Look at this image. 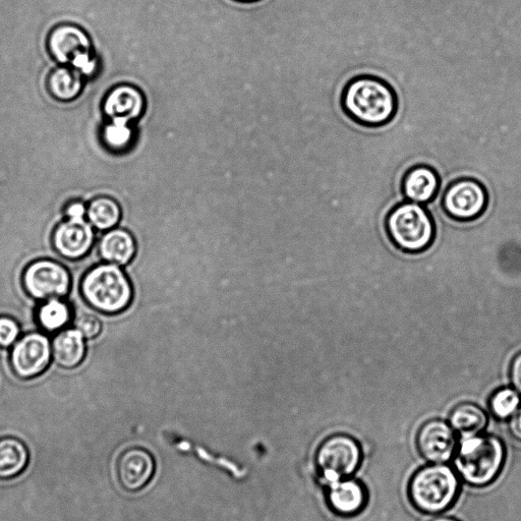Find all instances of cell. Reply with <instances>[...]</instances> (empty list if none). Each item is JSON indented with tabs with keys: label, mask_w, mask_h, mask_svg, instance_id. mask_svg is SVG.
<instances>
[{
	"label": "cell",
	"mask_w": 521,
	"mask_h": 521,
	"mask_svg": "<svg viewBox=\"0 0 521 521\" xmlns=\"http://www.w3.org/2000/svg\"><path fill=\"white\" fill-rule=\"evenodd\" d=\"M136 250L135 239L125 229L107 231L99 245L102 259L117 266L128 265L135 257Z\"/></svg>",
	"instance_id": "obj_18"
},
{
	"label": "cell",
	"mask_w": 521,
	"mask_h": 521,
	"mask_svg": "<svg viewBox=\"0 0 521 521\" xmlns=\"http://www.w3.org/2000/svg\"><path fill=\"white\" fill-rule=\"evenodd\" d=\"M344 113L356 124L371 129L390 124L398 110L394 89L374 76H359L345 85L341 95Z\"/></svg>",
	"instance_id": "obj_1"
},
{
	"label": "cell",
	"mask_w": 521,
	"mask_h": 521,
	"mask_svg": "<svg viewBox=\"0 0 521 521\" xmlns=\"http://www.w3.org/2000/svg\"><path fill=\"white\" fill-rule=\"evenodd\" d=\"M76 329L87 339L97 337L102 329L101 321L89 314L80 316L75 322Z\"/></svg>",
	"instance_id": "obj_27"
},
{
	"label": "cell",
	"mask_w": 521,
	"mask_h": 521,
	"mask_svg": "<svg viewBox=\"0 0 521 521\" xmlns=\"http://www.w3.org/2000/svg\"><path fill=\"white\" fill-rule=\"evenodd\" d=\"M488 201V193L482 183L463 178L449 185L443 195L442 205L450 218L471 221L484 214Z\"/></svg>",
	"instance_id": "obj_8"
},
{
	"label": "cell",
	"mask_w": 521,
	"mask_h": 521,
	"mask_svg": "<svg viewBox=\"0 0 521 521\" xmlns=\"http://www.w3.org/2000/svg\"><path fill=\"white\" fill-rule=\"evenodd\" d=\"M327 499L338 515L354 516L366 506L367 492L360 482L343 479L328 485Z\"/></svg>",
	"instance_id": "obj_16"
},
{
	"label": "cell",
	"mask_w": 521,
	"mask_h": 521,
	"mask_svg": "<svg viewBox=\"0 0 521 521\" xmlns=\"http://www.w3.org/2000/svg\"><path fill=\"white\" fill-rule=\"evenodd\" d=\"M505 460L502 441L492 435H472L463 439L454 459L459 477L469 485L482 488L500 474Z\"/></svg>",
	"instance_id": "obj_2"
},
{
	"label": "cell",
	"mask_w": 521,
	"mask_h": 521,
	"mask_svg": "<svg viewBox=\"0 0 521 521\" xmlns=\"http://www.w3.org/2000/svg\"><path fill=\"white\" fill-rule=\"evenodd\" d=\"M441 186V179L432 166L421 164L411 167L402 178L401 189L405 199L420 205L433 201Z\"/></svg>",
	"instance_id": "obj_15"
},
{
	"label": "cell",
	"mask_w": 521,
	"mask_h": 521,
	"mask_svg": "<svg viewBox=\"0 0 521 521\" xmlns=\"http://www.w3.org/2000/svg\"><path fill=\"white\" fill-rule=\"evenodd\" d=\"M521 395L514 389L504 387L491 396L489 407L491 414L497 420H509L520 408Z\"/></svg>",
	"instance_id": "obj_25"
},
{
	"label": "cell",
	"mask_w": 521,
	"mask_h": 521,
	"mask_svg": "<svg viewBox=\"0 0 521 521\" xmlns=\"http://www.w3.org/2000/svg\"><path fill=\"white\" fill-rule=\"evenodd\" d=\"M52 346L42 333H30L14 346L11 356L12 368L17 376L30 379L40 375L48 367Z\"/></svg>",
	"instance_id": "obj_10"
},
{
	"label": "cell",
	"mask_w": 521,
	"mask_h": 521,
	"mask_svg": "<svg viewBox=\"0 0 521 521\" xmlns=\"http://www.w3.org/2000/svg\"><path fill=\"white\" fill-rule=\"evenodd\" d=\"M48 49L54 59L71 65L84 75H92L97 64L92 57V43L81 28L74 25L56 27L49 35Z\"/></svg>",
	"instance_id": "obj_7"
},
{
	"label": "cell",
	"mask_w": 521,
	"mask_h": 521,
	"mask_svg": "<svg viewBox=\"0 0 521 521\" xmlns=\"http://www.w3.org/2000/svg\"><path fill=\"white\" fill-rule=\"evenodd\" d=\"M82 89V75L76 69L60 68L49 76L48 90L57 100L72 101L80 95Z\"/></svg>",
	"instance_id": "obj_21"
},
{
	"label": "cell",
	"mask_w": 521,
	"mask_h": 521,
	"mask_svg": "<svg viewBox=\"0 0 521 521\" xmlns=\"http://www.w3.org/2000/svg\"><path fill=\"white\" fill-rule=\"evenodd\" d=\"M87 215L92 226L99 230H108L119 224L122 209L117 201L108 197H99L90 203Z\"/></svg>",
	"instance_id": "obj_22"
},
{
	"label": "cell",
	"mask_w": 521,
	"mask_h": 521,
	"mask_svg": "<svg viewBox=\"0 0 521 521\" xmlns=\"http://www.w3.org/2000/svg\"><path fill=\"white\" fill-rule=\"evenodd\" d=\"M146 107L142 91L132 85L114 87L106 96L104 113L109 121L132 124L142 118Z\"/></svg>",
	"instance_id": "obj_14"
},
{
	"label": "cell",
	"mask_w": 521,
	"mask_h": 521,
	"mask_svg": "<svg viewBox=\"0 0 521 521\" xmlns=\"http://www.w3.org/2000/svg\"><path fill=\"white\" fill-rule=\"evenodd\" d=\"M455 431L449 423L430 420L419 430L417 446L420 454L431 463L449 461L456 449Z\"/></svg>",
	"instance_id": "obj_12"
},
{
	"label": "cell",
	"mask_w": 521,
	"mask_h": 521,
	"mask_svg": "<svg viewBox=\"0 0 521 521\" xmlns=\"http://www.w3.org/2000/svg\"><path fill=\"white\" fill-rule=\"evenodd\" d=\"M237 2H241V3H254V2H257V0H237Z\"/></svg>",
	"instance_id": "obj_32"
},
{
	"label": "cell",
	"mask_w": 521,
	"mask_h": 521,
	"mask_svg": "<svg viewBox=\"0 0 521 521\" xmlns=\"http://www.w3.org/2000/svg\"><path fill=\"white\" fill-rule=\"evenodd\" d=\"M26 292L36 300L64 298L71 286L67 269L50 260H40L27 267L23 276Z\"/></svg>",
	"instance_id": "obj_9"
},
{
	"label": "cell",
	"mask_w": 521,
	"mask_h": 521,
	"mask_svg": "<svg viewBox=\"0 0 521 521\" xmlns=\"http://www.w3.org/2000/svg\"><path fill=\"white\" fill-rule=\"evenodd\" d=\"M132 124L109 121L102 131V140L106 147L113 152H125L134 142Z\"/></svg>",
	"instance_id": "obj_24"
},
{
	"label": "cell",
	"mask_w": 521,
	"mask_h": 521,
	"mask_svg": "<svg viewBox=\"0 0 521 521\" xmlns=\"http://www.w3.org/2000/svg\"><path fill=\"white\" fill-rule=\"evenodd\" d=\"M82 294L92 308L110 315L125 311L134 295L127 275L113 264L91 269L83 279Z\"/></svg>",
	"instance_id": "obj_4"
},
{
	"label": "cell",
	"mask_w": 521,
	"mask_h": 521,
	"mask_svg": "<svg viewBox=\"0 0 521 521\" xmlns=\"http://www.w3.org/2000/svg\"><path fill=\"white\" fill-rule=\"evenodd\" d=\"M431 521H457V520L453 519V518H450V517L439 516V517L434 518Z\"/></svg>",
	"instance_id": "obj_31"
},
{
	"label": "cell",
	"mask_w": 521,
	"mask_h": 521,
	"mask_svg": "<svg viewBox=\"0 0 521 521\" xmlns=\"http://www.w3.org/2000/svg\"><path fill=\"white\" fill-rule=\"evenodd\" d=\"M71 309L59 299L47 300L38 311V321L41 327L54 332L64 328L71 320Z\"/></svg>",
	"instance_id": "obj_23"
},
{
	"label": "cell",
	"mask_w": 521,
	"mask_h": 521,
	"mask_svg": "<svg viewBox=\"0 0 521 521\" xmlns=\"http://www.w3.org/2000/svg\"><path fill=\"white\" fill-rule=\"evenodd\" d=\"M386 230L392 244L405 253H421L434 242L436 228L427 209L414 202L394 207L386 218Z\"/></svg>",
	"instance_id": "obj_3"
},
{
	"label": "cell",
	"mask_w": 521,
	"mask_h": 521,
	"mask_svg": "<svg viewBox=\"0 0 521 521\" xmlns=\"http://www.w3.org/2000/svg\"><path fill=\"white\" fill-rule=\"evenodd\" d=\"M86 213L85 205L80 202L71 203L66 209V215L72 219H83Z\"/></svg>",
	"instance_id": "obj_30"
},
{
	"label": "cell",
	"mask_w": 521,
	"mask_h": 521,
	"mask_svg": "<svg viewBox=\"0 0 521 521\" xmlns=\"http://www.w3.org/2000/svg\"><path fill=\"white\" fill-rule=\"evenodd\" d=\"M316 461L321 478L328 486L356 473L361 465L362 449L353 437L334 435L320 445Z\"/></svg>",
	"instance_id": "obj_6"
},
{
	"label": "cell",
	"mask_w": 521,
	"mask_h": 521,
	"mask_svg": "<svg viewBox=\"0 0 521 521\" xmlns=\"http://www.w3.org/2000/svg\"><path fill=\"white\" fill-rule=\"evenodd\" d=\"M155 460L146 449L132 447L123 451L115 463V474L120 486L135 493L144 489L155 474Z\"/></svg>",
	"instance_id": "obj_11"
},
{
	"label": "cell",
	"mask_w": 521,
	"mask_h": 521,
	"mask_svg": "<svg viewBox=\"0 0 521 521\" xmlns=\"http://www.w3.org/2000/svg\"><path fill=\"white\" fill-rule=\"evenodd\" d=\"M86 354L85 337L77 329H68L56 335L52 342L55 363L66 369L78 367Z\"/></svg>",
	"instance_id": "obj_19"
},
{
	"label": "cell",
	"mask_w": 521,
	"mask_h": 521,
	"mask_svg": "<svg viewBox=\"0 0 521 521\" xmlns=\"http://www.w3.org/2000/svg\"><path fill=\"white\" fill-rule=\"evenodd\" d=\"M94 242L92 224L83 219L69 218L54 230L53 246L63 257L76 260L84 257Z\"/></svg>",
	"instance_id": "obj_13"
},
{
	"label": "cell",
	"mask_w": 521,
	"mask_h": 521,
	"mask_svg": "<svg viewBox=\"0 0 521 521\" xmlns=\"http://www.w3.org/2000/svg\"><path fill=\"white\" fill-rule=\"evenodd\" d=\"M30 453L24 441L17 437L0 438V481L19 478L29 466Z\"/></svg>",
	"instance_id": "obj_17"
},
{
	"label": "cell",
	"mask_w": 521,
	"mask_h": 521,
	"mask_svg": "<svg viewBox=\"0 0 521 521\" xmlns=\"http://www.w3.org/2000/svg\"><path fill=\"white\" fill-rule=\"evenodd\" d=\"M459 493L456 473L444 463H432L419 470L411 479L409 495L421 512L438 514L447 510Z\"/></svg>",
	"instance_id": "obj_5"
},
{
	"label": "cell",
	"mask_w": 521,
	"mask_h": 521,
	"mask_svg": "<svg viewBox=\"0 0 521 521\" xmlns=\"http://www.w3.org/2000/svg\"><path fill=\"white\" fill-rule=\"evenodd\" d=\"M20 335L18 323L9 317H0V346L10 347Z\"/></svg>",
	"instance_id": "obj_26"
},
{
	"label": "cell",
	"mask_w": 521,
	"mask_h": 521,
	"mask_svg": "<svg viewBox=\"0 0 521 521\" xmlns=\"http://www.w3.org/2000/svg\"><path fill=\"white\" fill-rule=\"evenodd\" d=\"M510 379L513 388L521 395V353L511 363Z\"/></svg>",
	"instance_id": "obj_28"
},
{
	"label": "cell",
	"mask_w": 521,
	"mask_h": 521,
	"mask_svg": "<svg viewBox=\"0 0 521 521\" xmlns=\"http://www.w3.org/2000/svg\"><path fill=\"white\" fill-rule=\"evenodd\" d=\"M449 424L463 436L480 434L488 424L487 414L475 403H460L449 416Z\"/></svg>",
	"instance_id": "obj_20"
},
{
	"label": "cell",
	"mask_w": 521,
	"mask_h": 521,
	"mask_svg": "<svg viewBox=\"0 0 521 521\" xmlns=\"http://www.w3.org/2000/svg\"><path fill=\"white\" fill-rule=\"evenodd\" d=\"M508 428L511 436L521 442V407L509 419Z\"/></svg>",
	"instance_id": "obj_29"
}]
</instances>
